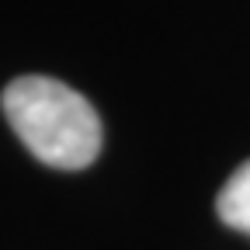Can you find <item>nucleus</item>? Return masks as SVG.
Returning a JSON list of instances; mask_svg holds the SVG:
<instances>
[{
	"instance_id": "1",
	"label": "nucleus",
	"mask_w": 250,
	"mask_h": 250,
	"mask_svg": "<svg viewBox=\"0 0 250 250\" xmlns=\"http://www.w3.org/2000/svg\"><path fill=\"white\" fill-rule=\"evenodd\" d=\"M4 115L35 160L83 170L101 153V118L83 94L52 77H18L4 90Z\"/></svg>"
},
{
	"instance_id": "2",
	"label": "nucleus",
	"mask_w": 250,
	"mask_h": 250,
	"mask_svg": "<svg viewBox=\"0 0 250 250\" xmlns=\"http://www.w3.org/2000/svg\"><path fill=\"white\" fill-rule=\"evenodd\" d=\"M215 212L229 229H240L250 236V160L229 174V181L215 198Z\"/></svg>"
}]
</instances>
